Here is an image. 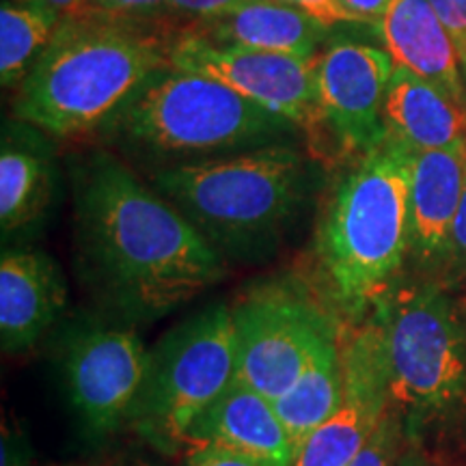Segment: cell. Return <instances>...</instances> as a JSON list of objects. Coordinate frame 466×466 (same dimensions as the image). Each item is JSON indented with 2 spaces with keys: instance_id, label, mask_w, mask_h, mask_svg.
<instances>
[{
  "instance_id": "6da1fadb",
  "label": "cell",
  "mask_w": 466,
  "mask_h": 466,
  "mask_svg": "<svg viewBox=\"0 0 466 466\" xmlns=\"http://www.w3.org/2000/svg\"><path fill=\"white\" fill-rule=\"evenodd\" d=\"M74 218L85 283L127 322L165 318L225 277L208 238L106 154L76 168Z\"/></svg>"
},
{
  "instance_id": "7a4b0ae2",
  "label": "cell",
  "mask_w": 466,
  "mask_h": 466,
  "mask_svg": "<svg viewBox=\"0 0 466 466\" xmlns=\"http://www.w3.org/2000/svg\"><path fill=\"white\" fill-rule=\"evenodd\" d=\"M417 151L387 137L335 184L318 223V288L348 326L365 322L410 255Z\"/></svg>"
},
{
  "instance_id": "3957f363",
  "label": "cell",
  "mask_w": 466,
  "mask_h": 466,
  "mask_svg": "<svg viewBox=\"0 0 466 466\" xmlns=\"http://www.w3.org/2000/svg\"><path fill=\"white\" fill-rule=\"evenodd\" d=\"M171 46L158 28L113 17L61 20L20 83L15 115L63 138L108 124L151 76L168 67Z\"/></svg>"
},
{
  "instance_id": "277c9868",
  "label": "cell",
  "mask_w": 466,
  "mask_h": 466,
  "mask_svg": "<svg viewBox=\"0 0 466 466\" xmlns=\"http://www.w3.org/2000/svg\"><path fill=\"white\" fill-rule=\"evenodd\" d=\"M154 188L171 201L220 255L268 250L299 217L309 190L307 162L288 145L165 167Z\"/></svg>"
},
{
  "instance_id": "5b68a950",
  "label": "cell",
  "mask_w": 466,
  "mask_h": 466,
  "mask_svg": "<svg viewBox=\"0 0 466 466\" xmlns=\"http://www.w3.org/2000/svg\"><path fill=\"white\" fill-rule=\"evenodd\" d=\"M119 141L160 156H203L272 145L294 124L218 80L167 67L108 121Z\"/></svg>"
},
{
  "instance_id": "8992f818",
  "label": "cell",
  "mask_w": 466,
  "mask_h": 466,
  "mask_svg": "<svg viewBox=\"0 0 466 466\" xmlns=\"http://www.w3.org/2000/svg\"><path fill=\"white\" fill-rule=\"evenodd\" d=\"M371 316L382 326L391 404L406 439L466 398V330L439 283L395 285Z\"/></svg>"
},
{
  "instance_id": "52a82bcc",
  "label": "cell",
  "mask_w": 466,
  "mask_h": 466,
  "mask_svg": "<svg viewBox=\"0 0 466 466\" xmlns=\"http://www.w3.org/2000/svg\"><path fill=\"white\" fill-rule=\"evenodd\" d=\"M236 380L231 307L218 302L175 326L149 352L147 378L130 419L134 432L165 456H177L192 423Z\"/></svg>"
},
{
  "instance_id": "ba28073f",
  "label": "cell",
  "mask_w": 466,
  "mask_h": 466,
  "mask_svg": "<svg viewBox=\"0 0 466 466\" xmlns=\"http://www.w3.org/2000/svg\"><path fill=\"white\" fill-rule=\"evenodd\" d=\"M238 382L275 401L299 380L313 354L341 339L346 322L318 285L283 275L255 283L231 305Z\"/></svg>"
},
{
  "instance_id": "9c48e42d",
  "label": "cell",
  "mask_w": 466,
  "mask_h": 466,
  "mask_svg": "<svg viewBox=\"0 0 466 466\" xmlns=\"http://www.w3.org/2000/svg\"><path fill=\"white\" fill-rule=\"evenodd\" d=\"M168 67L218 80L296 127L311 130L322 124L316 58L214 44L199 35L179 33L168 52Z\"/></svg>"
},
{
  "instance_id": "30bf717a",
  "label": "cell",
  "mask_w": 466,
  "mask_h": 466,
  "mask_svg": "<svg viewBox=\"0 0 466 466\" xmlns=\"http://www.w3.org/2000/svg\"><path fill=\"white\" fill-rule=\"evenodd\" d=\"M69 401L96 439L130 423L149 370V350L134 329L91 326L72 335L63 357Z\"/></svg>"
},
{
  "instance_id": "8fae6325",
  "label": "cell",
  "mask_w": 466,
  "mask_h": 466,
  "mask_svg": "<svg viewBox=\"0 0 466 466\" xmlns=\"http://www.w3.org/2000/svg\"><path fill=\"white\" fill-rule=\"evenodd\" d=\"M343 391L333 417L302 447L294 466H346L391 410L382 326L374 316L341 337Z\"/></svg>"
},
{
  "instance_id": "7c38bea8",
  "label": "cell",
  "mask_w": 466,
  "mask_h": 466,
  "mask_svg": "<svg viewBox=\"0 0 466 466\" xmlns=\"http://www.w3.org/2000/svg\"><path fill=\"white\" fill-rule=\"evenodd\" d=\"M395 63L389 52L339 39L316 58L322 124L343 151L363 156L387 137L382 108Z\"/></svg>"
},
{
  "instance_id": "4fadbf2b",
  "label": "cell",
  "mask_w": 466,
  "mask_h": 466,
  "mask_svg": "<svg viewBox=\"0 0 466 466\" xmlns=\"http://www.w3.org/2000/svg\"><path fill=\"white\" fill-rule=\"evenodd\" d=\"M67 305V289L50 255L9 248L0 259V341L7 354L31 350Z\"/></svg>"
},
{
  "instance_id": "5bb4252c",
  "label": "cell",
  "mask_w": 466,
  "mask_h": 466,
  "mask_svg": "<svg viewBox=\"0 0 466 466\" xmlns=\"http://www.w3.org/2000/svg\"><path fill=\"white\" fill-rule=\"evenodd\" d=\"M201 445L244 453L272 466H294L299 456L275 401L238 380L188 430L186 450Z\"/></svg>"
},
{
  "instance_id": "9a60e30c",
  "label": "cell",
  "mask_w": 466,
  "mask_h": 466,
  "mask_svg": "<svg viewBox=\"0 0 466 466\" xmlns=\"http://www.w3.org/2000/svg\"><path fill=\"white\" fill-rule=\"evenodd\" d=\"M464 186L466 141L445 149L417 151L410 182V255L419 266H445Z\"/></svg>"
},
{
  "instance_id": "2e32d148",
  "label": "cell",
  "mask_w": 466,
  "mask_h": 466,
  "mask_svg": "<svg viewBox=\"0 0 466 466\" xmlns=\"http://www.w3.org/2000/svg\"><path fill=\"white\" fill-rule=\"evenodd\" d=\"M378 35L395 67H404L464 104L458 46L428 0H391Z\"/></svg>"
},
{
  "instance_id": "e0dca14e",
  "label": "cell",
  "mask_w": 466,
  "mask_h": 466,
  "mask_svg": "<svg viewBox=\"0 0 466 466\" xmlns=\"http://www.w3.org/2000/svg\"><path fill=\"white\" fill-rule=\"evenodd\" d=\"M329 31L311 15L279 0H244L225 14L197 20L190 33L214 44L318 58Z\"/></svg>"
},
{
  "instance_id": "ac0fdd59",
  "label": "cell",
  "mask_w": 466,
  "mask_h": 466,
  "mask_svg": "<svg viewBox=\"0 0 466 466\" xmlns=\"http://www.w3.org/2000/svg\"><path fill=\"white\" fill-rule=\"evenodd\" d=\"M382 119L391 137L415 151L445 149L466 141L462 104L404 67L393 69Z\"/></svg>"
},
{
  "instance_id": "d6986e66",
  "label": "cell",
  "mask_w": 466,
  "mask_h": 466,
  "mask_svg": "<svg viewBox=\"0 0 466 466\" xmlns=\"http://www.w3.org/2000/svg\"><path fill=\"white\" fill-rule=\"evenodd\" d=\"M341 339H337L319 348L294 387L275 400L277 415L288 430L296 451L300 453L305 442L333 417L341 401Z\"/></svg>"
},
{
  "instance_id": "ffe728a7",
  "label": "cell",
  "mask_w": 466,
  "mask_h": 466,
  "mask_svg": "<svg viewBox=\"0 0 466 466\" xmlns=\"http://www.w3.org/2000/svg\"><path fill=\"white\" fill-rule=\"evenodd\" d=\"M52 195V168L31 149L5 145L0 154V225L3 233L25 229L42 217Z\"/></svg>"
},
{
  "instance_id": "44dd1931",
  "label": "cell",
  "mask_w": 466,
  "mask_h": 466,
  "mask_svg": "<svg viewBox=\"0 0 466 466\" xmlns=\"http://www.w3.org/2000/svg\"><path fill=\"white\" fill-rule=\"evenodd\" d=\"M61 15L42 3L22 5L5 0L0 9V76L5 86L26 78L46 46L52 42Z\"/></svg>"
},
{
  "instance_id": "7402d4cb",
  "label": "cell",
  "mask_w": 466,
  "mask_h": 466,
  "mask_svg": "<svg viewBox=\"0 0 466 466\" xmlns=\"http://www.w3.org/2000/svg\"><path fill=\"white\" fill-rule=\"evenodd\" d=\"M404 423H401L395 408H391L374 436L346 466H398V460L404 451Z\"/></svg>"
},
{
  "instance_id": "603a6c76",
  "label": "cell",
  "mask_w": 466,
  "mask_h": 466,
  "mask_svg": "<svg viewBox=\"0 0 466 466\" xmlns=\"http://www.w3.org/2000/svg\"><path fill=\"white\" fill-rule=\"evenodd\" d=\"M93 5L104 17L147 28L165 26L167 14L175 11L167 0H93Z\"/></svg>"
},
{
  "instance_id": "cb8c5ba5",
  "label": "cell",
  "mask_w": 466,
  "mask_h": 466,
  "mask_svg": "<svg viewBox=\"0 0 466 466\" xmlns=\"http://www.w3.org/2000/svg\"><path fill=\"white\" fill-rule=\"evenodd\" d=\"M279 3L289 5V7L311 15L326 28H335L339 25H357L352 14L343 7L341 0H279Z\"/></svg>"
},
{
  "instance_id": "d4e9b609",
  "label": "cell",
  "mask_w": 466,
  "mask_h": 466,
  "mask_svg": "<svg viewBox=\"0 0 466 466\" xmlns=\"http://www.w3.org/2000/svg\"><path fill=\"white\" fill-rule=\"evenodd\" d=\"M186 466H272L268 462H261L258 458L244 456V453L220 450V447L201 445V447H188L184 458Z\"/></svg>"
},
{
  "instance_id": "484cf974",
  "label": "cell",
  "mask_w": 466,
  "mask_h": 466,
  "mask_svg": "<svg viewBox=\"0 0 466 466\" xmlns=\"http://www.w3.org/2000/svg\"><path fill=\"white\" fill-rule=\"evenodd\" d=\"M453 277H466V186L447 242L445 266Z\"/></svg>"
},
{
  "instance_id": "4316f807",
  "label": "cell",
  "mask_w": 466,
  "mask_h": 466,
  "mask_svg": "<svg viewBox=\"0 0 466 466\" xmlns=\"http://www.w3.org/2000/svg\"><path fill=\"white\" fill-rule=\"evenodd\" d=\"M434 14L441 17L447 31L458 46V52L466 48V0H428Z\"/></svg>"
},
{
  "instance_id": "83f0119b",
  "label": "cell",
  "mask_w": 466,
  "mask_h": 466,
  "mask_svg": "<svg viewBox=\"0 0 466 466\" xmlns=\"http://www.w3.org/2000/svg\"><path fill=\"white\" fill-rule=\"evenodd\" d=\"M175 11H182L197 20H208V17L220 15L225 11H229L244 0H167Z\"/></svg>"
},
{
  "instance_id": "f1b7e54d",
  "label": "cell",
  "mask_w": 466,
  "mask_h": 466,
  "mask_svg": "<svg viewBox=\"0 0 466 466\" xmlns=\"http://www.w3.org/2000/svg\"><path fill=\"white\" fill-rule=\"evenodd\" d=\"M341 3L352 14L354 20H357V25L378 28L384 11L391 5V0H341Z\"/></svg>"
},
{
  "instance_id": "f546056e",
  "label": "cell",
  "mask_w": 466,
  "mask_h": 466,
  "mask_svg": "<svg viewBox=\"0 0 466 466\" xmlns=\"http://www.w3.org/2000/svg\"><path fill=\"white\" fill-rule=\"evenodd\" d=\"M50 9H55L61 20H89V17H104L96 9L93 0H42Z\"/></svg>"
},
{
  "instance_id": "4dcf8cb0",
  "label": "cell",
  "mask_w": 466,
  "mask_h": 466,
  "mask_svg": "<svg viewBox=\"0 0 466 466\" xmlns=\"http://www.w3.org/2000/svg\"><path fill=\"white\" fill-rule=\"evenodd\" d=\"M26 441L15 430L5 428L3 432V466H26Z\"/></svg>"
},
{
  "instance_id": "1f68e13d",
  "label": "cell",
  "mask_w": 466,
  "mask_h": 466,
  "mask_svg": "<svg viewBox=\"0 0 466 466\" xmlns=\"http://www.w3.org/2000/svg\"><path fill=\"white\" fill-rule=\"evenodd\" d=\"M398 466H436L419 447H404L398 460Z\"/></svg>"
},
{
  "instance_id": "d6a6232c",
  "label": "cell",
  "mask_w": 466,
  "mask_h": 466,
  "mask_svg": "<svg viewBox=\"0 0 466 466\" xmlns=\"http://www.w3.org/2000/svg\"><path fill=\"white\" fill-rule=\"evenodd\" d=\"M460 61H462V74H464V78H466V48L460 50Z\"/></svg>"
},
{
  "instance_id": "836d02e7",
  "label": "cell",
  "mask_w": 466,
  "mask_h": 466,
  "mask_svg": "<svg viewBox=\"0 0 466 466\" xmlns=\"http://www.w3.org/2000/svg\"><path fill=\"white\" fill-rule=\"evenodd\" d=\"M9 3H22V5H33V3H42V0H9ZM44 5V3H42ZM48 7V5H46Z\"/></svg>"
},
{
  "instance_id": "e575fe53",
  "label": "cell",
  "mask_w": 466,
  "mask_h": 466,
  "mask_svg": "<svg viewBox=\"0 0 466 466\" xmlns=\"http://www.w3.org/2000/svg\"><path fill=\"white\" fill-rule=\"evenodd\" d=\"M121 466H154V464H147V462H130V464H121Z\"/></svg>"
}]
</instances>
